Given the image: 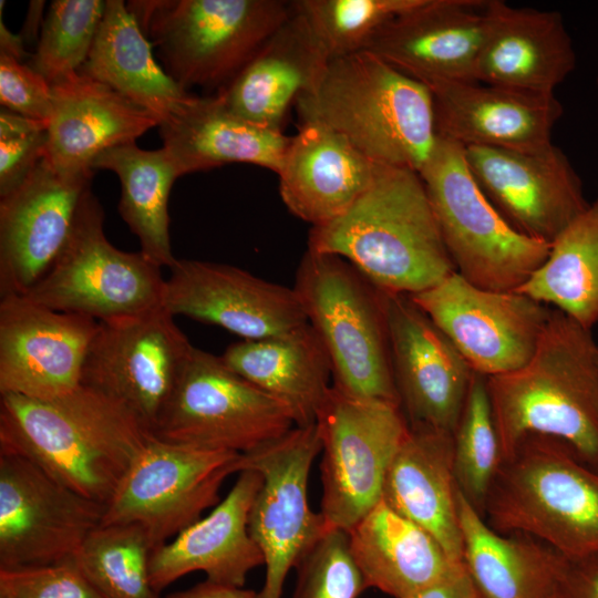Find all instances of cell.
<instances>
[{"mask_svg":"<svg viewBox=\"0 0 598 598\" xmlns=\"http://www.w3.org/2000/svg\"><path fill=\"white\" fill-rule=\"evenodd\" d=\"M152 435L124 408L82 385L54 400L0 396V454L23 457L103 505Z\"/></svg>","mask_w":598,"mask_h":598,"instance_id":"6da1fadb","label":"cell"},{"mask_svg":"<svg viewBox=\"0 0 598 598\" xmlns=\"http://www.w3.org/2000/svg\"><path fill=\"white\" fill-rule=\"evenodd\" d=\"M308 248L342 257L390 293L413 296L456 271L420 174L382 164L343 214L311 228Z\"/></svg>","mask_w":598,"mask_h":598,"instance_id":"7a4b0ae2","label":"cell"},{"mask_svg":"<svg viewBox=\"0 0 598 598\" xmlns=\"http://www.w3.org/2000/svg\"><path fill=\"white\" fill-rule=\"evenodd\" d=\"M502 461L529 435L566 442L598 470V344L591 330L553 309L532 358L486 378Z\"/></svg>","mask_w":598,"mask_h":598,"instance_id":"3957f363","label":"cell"},{"mask_svg":"<svg viewBox=\"0 0 598 598\" xmlns=\"http://www.w3.org/2000/svg\"><path fill=\"white\" fill-rule=\"evenodd\" d=\"M295 104L301 123L326 125L382 165L420 173L439 140L430 89L370 51L330 60Z\"/></svg>","mask_w":598,"mask_h":598,"instance_id":"277c9868","label":"cell"},{"mask_svg":"<svg viewBox=\"0 0 598 598\" xmlns=\"http://www.w3.org/2000/svg\"><path fill=\"white\" fill-rule=\"evenodd\" d=\"M483 517L568 559L598 556V470L566 442L529 435L502 461Z\"/></svg>","mask_w":598,"mask_h":598,"instance_id":"5b68a950","label":"cell"},{"mask_svg":"<svg viewBox=\"0 0 598 598\" xmlns=\"http://www.w3.org/2000/svg\"><path fill=\"white\" fill-rule=\"evenodd\" d=\"M127 8L184 90L225 89L292 13L283 0H134Z\"/></svg>","mask_w":598,"mask_h":598,"instance_id":"8992f818","label":"cell"},{"mask_svg":"<svg viewBox=\"0 0 598 598\" xmlns=\"http://www.w3.org/2000/svg\"><path fill=\"white\" fill-rule=\"evenodd\" d=\"M292 288L329 355L332 385L400 405L382 291L342 257L310 248Z\"/></svg>","mask_w":598,"mask_h":598,"instance_id":"52a82bcc","label":"cell"},{"mask_svg":"<svg viewBox=\"0 0 598 598\" xmlns=\"http://www.w3.org/2000/svg\"><path fill=\"white\" fill-rule=\"evenodd\" d=\"M419 174L456 271L467 281L515 291L546 261L550 244L505 219L475 181L462 145L439 136Z\"/></svg>","mask_w":598,"mask_h":598,"instance_id":"ba28073f","label":"cell"},{"mask_svg":"<svg viewBox=\"0 0 598 598\" xmlns=\"http://www.w3.org/2000/svg\"><path fill=\"white\" fill-rule=\"evenodd\" d=\"M162 267L141 250L114 247L104 233V210L89 188L70 237L45 275L25 293L45 308L97 321L163 306Z\"/></svg>","mask_w":598,"mask_h":598,"instance_id":"9c48e42d","label":"cell"},{"mask_svg":"<svg viewBox=\"0 0 598 598\" xmlns=\"http://www.w3.org/2000/svg\"><path fill=\"white\" fill-rule=\"evenodd\" d=\"M293 425L286 405L234 372L220 357L194 347L153 434L171 443L247 454Z\"/></svg>","mask_w":598,"mask_h":598,"instance_id":"30bf717a","label":"cell"},{"mask_svg":"<svg viewBox=\"0 0 598 598\" xmlns=\"http://www.w3.org/2000/svg\"><path fill=\"white\" fill-rule=\"evenodd\" d=\"M321 441V511L349 532L382 499L389 467L409 433L400 405L348 395L333 385L316 420Z\"/></svg>","mask_w":598,"mask_h":598,"instance_id":"8fae6325","label":"cell"},{"mask_svg":"<svg viewBox=\"0 0 598 598\" xmlns=\"http://www.w3.org/2000/svg\"><path fill=\"white\" fill-rule=\"evenodd\" d=\"M241 454L171 443L154 434L104 505L101 525H136L152 551L216 506Z\"/></svg>","mask_w":598,"mask_h":598,"instance_id":"7c38bea8","label":"cell"},{"mask_svg":"<svg viewBox=\"0 0 598 598\" xmlns=\"http://www.w3.org/2000/svg\"><path fill=\"white\" fill-rule=\"evenodd\" d=\"M320 452L315 423L295 426L280 439L238 458L237 473L252 470L262 477L248 520L250 536L261 550L266 567L257 598H281L288 573L331 528L308 501L309 473Z\"/></svg>","mask_w":598,"mask_h":598,"instance_id":"4fadbf2b","label":"cell"},{"mask_svg":"<svg viewBox=\"0 0 598 598\" xmlns=\"http://www.w3.org/2000/svg\"><path fill=\"white\" fill-rule=\"evenodd\" d=\"M164 306L99 321L80 385L115 402L148 430L161 412L194 346Z\"/></svg>","mask_w":598,"mask_h":598,"instance_id":"5bb4252c","label":"cell"},{"mask_svg":"<svg viewBox=\"0 0 598 598\" xmlns=\"http://www.w3.org/2000/svg\"><path fill=\"white\" fill-rule=\"evenodd\" d=\"M410 298L485 378L523 367L553 310L518 291L480 288L457 271Z\"/></svg>","mask_w":598,"mask_h":598,"instance_id":"9a60e30c","label":"cell"},{"mask_svg":"<svg viewBox=\"0 0 598 598\" xmlns=\"http://www.w3.org/2000/svg\"><path fill=\"white\" fill-rule=\"evenodd\" d=\"M104 505L34 463L0 454V569L69 560L102 523Z\"/></svg>","mask_w":598,"mask_h":598,"instance_id":"2e32d148","label":"cell"},{"mask_svg":"<svg viewBox=\"0 0 598 598\" xmlns=\"http://www.w3.org/2000/svg\"><path fill=\"white\" fill-rule=\"evenodd\" d=\"M382 293L392 373L409 426L454 434L474 371L410 296Z\"/></svg>","mask_w":598,"mask_h":598,"instance_id":"e0dca14e","label":"cell"},{"mask_svg":"<svg viewBox=\"0 0 598 598\" xmlns=\"http://www.w3.org/2000/svg\"><path fill=\"white\" fill-rule=\"evenodd\" d=\"M464 151L487 198L532 238L551 244L589 205L580 176L553 143L532 151L483 146Z\"/></svg>","mask_w":598,"mask_h":598,"instance_id":"ac0fdd59","label":"cell"},{"mask_svg":"<svg viewBox=\"0 0 598 598\" xmlns=\"http://www.w3.org/2000/svg\"><path fill=\"white\" fill-rule=\"evenodd\" d=\"M99 321L1 296L0 394L54 400L80 386Z\"/></svg>","mask_w":598,"mask_h":598,"instance_id":"d6986e66","label":"cell"},{"mask_svg":"<svg viewBox=\"0 0 598 598\" xmlns=\"http://www.w3.org/2000/svg\"><path fill=\"white\" fill-rule=\"evenodd\" d=\"M163 306L185 316L258 340L308 324L293 288L257 277L238 267L176 259L165 281Z\"/></svg>","mask_w":598,"mask_h":598,"instance_id":"ffe728a7","label":"cell"},{"mask_svg":"<svg viewBox=\"0 0 598 598\" xmlns=\"http://www.w3.org/2000/svg\"><path fill=\"white\" fill-rule=\"evenodd\" d=\"M93 175L65 173L44 157L0 197V292L25 295L49 270L73 228Z\"/></svg>","mask_w":598,"mask_h":598,"instance_id":"44dd1931","label":"cell"},{"mask_svg":"<svg viewBox=\"0 0 598 598\" xmlns=\"http://www.w3.org/2000/svg\"><path fill=\"white\" fill-rule=\"evenodd\" d=\"M483 4L480 0H421L392 20L365 51L426 86L477 82Z\"/></svg>","mask_w":598,"mask_h":598,"instance_id":"7402d4cb","label":"cell"},{"mask_svg":"<svg viewBox=\"0 0 598 598\" xmlns=\"http://www.w3.org/2000/svg\"><path fill=\"white\" fill-rule=\"evenodd\" d=\"M483 18L477 82L554 93L576 69V51L559 12L487 0Z\"/></svg>","mask_w":598,"mask_h":598,"instance_id":"603a6c76","label":"cell"},{"mask_svg":"<svg viewBox=\"0 0 598 598\" xmlns=\"http://www.w3.org/2000/svg\"><path fill=\"white\" fill-rule=\"evenodd\" d=\"M427 87L439 136L463 147L542 148L551 143V132L564 113L554 93L481 82H443Z\"/></svg>","mask_w":598,"mask_h":598,"instance_id":"cb8c5ba5","label":"cell"},{"mask_svg":"<svg viewBox=\"0 0 598 598\" xmlns=\"http://www.w3.org/2000/svg\"><path fill=\"white\" fill-rule=\"evenodd\" d=\"M262 484L252 470L238 478L214 509L150 556V577L156 591L194 571L207 580L244 587L248 574L264 565V556L248 529L252 502Z\"/></svg>","mask_w":598,"mask_h":598,"instance_id":"d4e9b609","label":"cell"},{"mask_svg":"<svg viewBox=\"0 0 598 598\" xmlns=\"http://www.w3.org/2000/svg\"><path fill=\"white\" fill-rule=\"evenodd\" d=\"M51 92L45 157L65 173L93 175L101 153L135 142L162 123L154 113L80 72L52 83Z\"/></svg>","mask_w":598,"mask_h":598,"instance_id":"484cf974","label":"cell"},{"mask_svg":"<svg viewBox=\"0 0 598 598\" xmlns=\"http://www.w3.org/2000/svg\"><path fill=\"white\" fill-rule=\"evenodd\" d=\"M380 164L346 137L318 123H301L277 173L288 210L313 226L343 214L371 185Z\"/></svg>","mask_w":598,"mask_h":598,"instance_id":"4316f807","label":"cell"},{"mask_svg":"<svg viewBox=\"0 0 598 598\" xmlns=\"http://www.w3.org/2000/svg\"><path fill=\"white\" fill-rule=\"evenodd\" d=\"M457 493L453 434L410 427L389 467L382 499L427 532L455 564L462 565Z\"/></svg>","mask_w":598,"mask_h":598,"instance_id":"83f0119b","label":"cell"},{"mask_svg":"<svg viewBox=\"0 0 598 598\" xmlns=\"http://www.w3.org/2000/svg\"><path fill=\"white\" fill-rule=\"evenodd\" d=\"M328 62L292 7L290 17L216 95L234 114L262 127L282 131L289 106L317 83Z\"/></svg>","mask_w":598,"mask_h":598,"instance_id":"f1b7e54d","label":"cell"},{"mask_svg":"<svg viewBox=\"0 0 598 598\" xmlns=\"http://www.w3.org/2000/svg\"><path fill=\"white\" fill-rule=\"evenodd\" d=\"M159 127L182 176L231 163L278 173L290 137L229 111L216 95L196 96Z\"/></svg>","mask_w":598,"mask_h":598,"instance_id":"f546056e","label":"cell"},{"mask_svg":"<svg viewBox=\"0 0 598 598\" xmlns=\"http://www.w3.org/2000/svg\"><path fill=\"white\" fill-rule=\"evenodd\" d=\"M348 534L367 588L393 598H411L464 565L455 564L427 532L383 499Z\"/></svg>","mask_w":598,"mask_h":598,"instance_id":"4dcf8cb0","label":"cell"},{"mask_svg":"<svg viewBox=\"0 0 598 598\" xmlns=\"http://www.w3.org/2000/svg\"><path fill=\"white\" fill-rule=\"evenodd\" d=\"M220 358L234 372L286 405L296 426L316 423L332 386V368L309 323L285 334L233 343Z\"/></svg>","mask_w":598,"mask_h":598,"instance_id":"1f68e13d","label":"cell"},{"mask_svg":"<svg viewBox=\"0 0 598 598\" xmlns=\"http://www.w3.org/2000/svg\"><path fill=\"white\" fill-rule=\"evenodd\" d=\"M78 72L110 86L162 122L197 96L156 62L151 42L123 0L105 1L93 45Z\"/></svg>","mask_w":598,"mask_h":598,"instance_id":"d6a6232c","label":"cell"},{"mask_svg":"<svg viewBox=\"0 0 598 598\" xmlns=\"http://www.w3.org/2000/svg\"><path fill=\"white\" fill-rule=\"evenodd\" d=\"M463 563L477 598H551L563 556L524 535L505 536L457 493Z\"/></svg>","mask_w":598,"mask_h":598,"instance_id":"836d02e7","label":"cell"},{"mask_svg":"<svg viewBox=\"0 0 598 598\" xmlns=\"http://www.w3.org/2000/svg\"><path fill=\"white\" fill-rule=\"evenodd\" d=\"M93 169L114 172L121 183L118 213L141 244V251L158 266L176 258L169 238L168 197L181 171L165 147L140 148L135 142L101 153Z\"/></svg>","mask_w":598,"mask_h":598,"instance_id":"e575fe53","label":"cell"},{"mask_svg":"<svg viewBox=\"0 0 598 598\" xmlns=\"http://www.w3.org/2000/svg\"><path fill=\"white\" fill-rule=\"evenodd\" d=\"M515 291L591 330L598 321V197L557 236L546 261Z\"/></svg>","mask_w":598,"mask_h":598,"instance_id":"d590c367","label":"cell"},{"mask_svg":"<svg viewBox=\"0 0 598 598\" xmlns=\"http://www.w3.org/2000/svg\"><path fill=\"white\" fill-rule=\"evenodd\" d=\"M152 548L136 525H100L73 560L101 598H159L150 577Z\"/></svg>","mask_w":598,"mask_h":598,"instance_id":"8d00e7d4","label":"cell"},{"mask_svg":"<svg viewBox=\"0 0 598 598\" xmlns=\"http://www.w3.org/2000/svg\"><path fill=\"white\" fill-rule=\"evenodd\" d=\"M421 0H298L293 9L302 17L327 59L365 51L396 17Z\"/></svg>","mask_w":598,"mask_h":598,"instance_id":"74e56055","label":"cell"},{"mask_svg":"<svg viewBox=\"0 0 598 598\" xmlns=\"http://www.w3.org/2000/svg\"><path fill=\"white\" fill-rule=\"evenodd\" d=\"M457 487L483 516L488 492L502 463L486 378L474 372L453 434Z\"/></svg>","mask_w":598,"mask_h":598,"instance_id":"f35d334b","label":"cell"},{"mask_svg":"<svg viewBox=\"0 0 598 598\" xmlns=\"http://www.w3.org/2000/svg\"><path fill=\"white\" fill-rule=\"evenodd\" d=\"M104 10L103 0H53L28 64L50 84L78 72L89 56Z\"/></svg>","mask_w":598,"mask_h":598,"instance_id":"ab89813d","label":"cell"},{"mask_svg":"<svg viewBox=\"0 0 598 598\" xmlns=\"http://www.w3.org/2000/svg\"><path fill=\"white\" fill-rule=\"evenodd\" d=\"M295 569L292 598H358L367 589L350 551L349 534L343 529L329 528Z\"/></svg>","mask_w":598,"mask_h":598,"instance_id":"60d3db41","label":"cell"},{"mask_svg":"<svg viewBox=\"0 0 598 598\" xmlns=\"http://www.w3.org/2000/svg\"><path fill=\"white\" fill-rule=\"evenodd\" d=\"M47 125L0 112V197L18 187L47 155Z\"/></svg>","mask_w":598,"mask_h":598,"instance_id":"b9f144b4","label":"cell"},{"mask_svg":"<svg viewBox=\"0 0 598 598\" xmlns=\"http://www.w3.org/2000/svg\"><path fill=\"white\" fill-rule=\"evenodd\" d=\"M0 598H101L71 558L61 563L0 569Z\"/></svg>","mask_w":598,"mask_h":598,"instance_id":"7bdbcfd3","label":"cell"},{"mask_svg":"<svg viewBox=\"0 0 598 598\" xmlns=\"http://www.w3.org/2000/svg\"><path fill=\"white\" fill-rule=\"evenodd\" d=\"M0 101L6 110L48 126L51 84L28 63L0 53Z\"/></svg>","mask_w":598,"mask_h":598,"instance_id":"ee69618b","label":"cell"},{"mask_svg":"<svg viewBox=\"0 0 598 598\" xmlns=\"http://www.w3.org/2000/svg\"><path fill=\"white\" fill-rule=\"evenodd\" d=\"M551 598H598V556L564 557Z\"/></svg>","mask_w":598,"mask_h":598,"instance_id":"f6af8a7d","label":"cell"},{"mask_svg":"<svg viewBox=\"0 0 598 598\" xmlns=\"http://www.w3.org/2000/svg\"><path fill=\"white\" fill-rule=\"evenodd\" d=\"M411 598H477V595L463 565Z\"/></svg>","mask_w":598,"mask_h":598,"instance_id":"bcb514c9","label":"cell"},{"mask_svg":"<svg viewBox=\"0 0 598 598\" xmlns=\"http://www.w3.org/2000/svg\"><path fill=\"white\" fill-rule=\"evenodd\" d=\"M258 592L205 580L195 586L168 594L165 598H257Z\"/></svg>","mask_w":598,"mask_h":598,"instance_id":"7dc6e473","label":"cell"},{"mask_svg":"<svg viewBox=\"0 0 598 598\" xmlns=\"http://www.w3.org/2000/svg\"><path fill=\"white\" fill-rule=\"evenodd\" d=\"M0 53L8 54L19 61H22L27 55L23 48V40L10 32L1 20L0 23Z\"/></svg>","mask_w":598,"mask_h":598,"instance_id":"c3c4849f","label":"cell"},{"mask_svg":"<svg viewBox=\"0 0 598 598\" xmlns=\"http://www.w3.org/2000/svg\"><path fill=\"white\" fill-rule=\"evenodd\" d=\"M596 85H597V89H598V78H597V80H596Z\"/></svg>","mask_w":598,"mask_h":598,"instance_id":"681fc988","label":"cell"}]
</instances>
